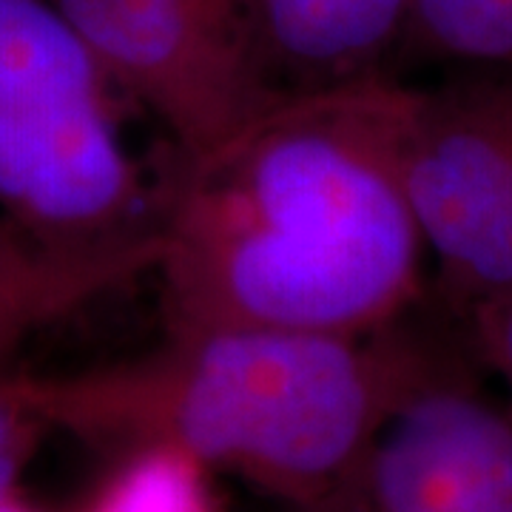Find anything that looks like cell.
<instances>
[{"label": "cell", "instance_id": "obj_13", "mask_svg": "<svg viewBox=\"0 0 512 512\" xmlns=\"http://www.w3.org/2000/svg\"><path fill=\"white\" fill-rule=\"evenodd\" d=\"M52 427L23 387V373H0V495H9L20 473Z\"/></svg>", "mask_w": 512, "mask_h": 512}, {"label": "cell", "instance_id": "obj_3", "mask_svg": "<svg viewBox=\"0 0 512 512\" xmlns=\"http://www.w3.org/2000/svg\"><path fill=\"white\" fill-rule=\"evenodd\" d=\"M117 86L55 0H0V217L49 251L157 234Z\"/></svg>", "mask_w": 512, "mask_h": 512}, {"label": "cell", "instance_id": "obj_8", "mask_svg": "<svg viewBox=\"0 0 512 512\" xmlns=\"http://www.w3.org/2000/svg\"><path fill=\"white\" fill-rule=\"evenodd\" d=\"M160 237L106 251H49L35 242L0 256V367L46 325L151 274Z\"/></svg>", "mask_w": 512, "mask_h": 512}, {"label": "cell", "instance_id": "obj_4", "mask_svg": "<svg viewBox=\"0 0 512 512\" xmlns=\"http://www.w3.org/2000/svg\"><path fill=\"white\" fill-rule=\"evenodd\" d=\"M174 157L222 140L274 92L256 55L251 0H55Z\"/></svg>", "mask_w": 512, "mask_h": 512}, {"label": "cell", "instance_id": "obj_15", "mask_svg": "<svg viewBox=\"0 0 512 512\" xmlns=\"http://www.w3.org/2000/svg\"><path fill=\"white\" fill-rule=\"evenodd\" d=\"M0 512H37V510L26 507L23 501L15 498V493H9V495H0Z\"/></svg>", "mask_w": 512, "mask_h": 512}, {"label": "cell", "instance_id": "obj_11", "mask_svg": "<svg viewBox=\"0 0 512 512\" xmlns=\"http://www.w3.org/2000/svg\"><path fill=\"white\" fill-rule=\"evenodd\" d=\"M464 348L512 404V288L478 299L456 319Z\"/></svg>", "mask_w": 512, "mask_h": 512}, {"label": "cell", "instance_id": "obj_1", "mask_svg": "<svg viewBox=\"0 0 512 512\" xmlns=\"http://www.w3.org/2000/svg\"><path fill=\"white\" fill-rule=\"evenodd\" d=\"M410 83L279 92L157 188L165 330L367 336L430 296L404 185Z\"/></svg>", "mask_w": 512, "mask_h": 512}, {"label": "cell", "instance_id": "obj_14", "mask_svg": "<svg viewBox=\"0 0 512 512\" xmlns=\"http://www.w3.org/2000/svg\"><path fill=\"white\" fill-rule=\"evenodd\" d=\"M23 242H32V239L23 237L18 228H15V225H9V222L0 217V256H6L9 251L20 248Z\"/></svg>", "mask_w": 512, "mask_h": 512}, {"label": "cell", "instance_id": "obj_5", "mask_svg": "<svg viewBox=\"0 0 512 512\" xmlns=\"http://www.w3.org/2000/svg\"><path fill=\"white\" fill-rule=\"evenodd\" d=\"M308 512H512V404L467 348L384 421L359 470Z\"/></svg>", "mask_w": 512, "mask_h": 512}, {"label": "cell", "instance_id": "obj_6", "mask_svg": "<svg viewBox=\"0 0 512 512\" xmlns=\"http://www.w3.org/2000/svg\"><path fill=\"white\" fill-rule=\"evenodd\" d=\"M404 185L441 296L473 262L512 185V69H453L407 89Z\"/></svg>", "mask_w": 512, "mask_h": 512}, {"label": "cell", "instance_id": "obj_7", "mask_svg": "<svg viewBox=\"0 0 512 512\" xmlns=\"http://www.w3.org/2000/svg\"><path fill=\"white\" fill-rule=\"evenodd\" d=\"M413 0H251L259 66L274 92L390 72Z\"/></svg>", "mask_w": 512, "mask_h": 512}, {"label": "cell", "instance_id": "obj_2", "mask_svg": "<svg viewBox=\"0 0 512 512\" xmlns=\"http://www.w3.org/2000/svg\"><path fill=\"white\" fill-rule=\"evenodd\" d=\"M419 313L367 336L165 330L148 353L77 373H23V387L52 433L123 450L174 447L288 512H308L345 487L384 421L464 348L458 325L441 336Z\"/></svg>", "mask_w": 512, "mask_h": 512}, {"label": "cell", "instance_id": "obj_12", "mask_svg": "<svg viewBox=\"0 0 512 512\" xmlns=\"http://www.w3.org/2000/svg\"><path fill=\"white\" fill-rule=\"evenodd\" d=\"M507 288H512V185L473 262L458 276L450 291L436 296V302L450 319H458L470 305H476L478 299L507 291Z\"/></svg>", "mask_w": 512, "mask_h": 512}, {"label": "cell", "instance_id": "obj_9", "mask_svg": "<svg viewBox=\"0 0 512 512\" xmlns=\"http://www.w3.org/2000/svg\"><path fill=\"white\" fill-rule=\"evenodd\" d=\"M396 57L447 69H512V0H413Z\"/></svg>", "mask_w": 512, "mask_h": 512}, {"label": "cell", "instance_id": "obj_10", "mask_svg": "<svg viewBox=\"0 0 512 512\" xmlns=\"http://www.w3.org/2000/svg\"><path fill=\"white\" fill-rule=\"evenodd\" d=\"M208 476L174 447H134L83 512H220Z\"/></svg>", "mask_w": 512, "mask_h": 512}]
</instances>
